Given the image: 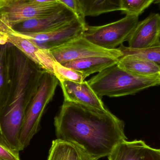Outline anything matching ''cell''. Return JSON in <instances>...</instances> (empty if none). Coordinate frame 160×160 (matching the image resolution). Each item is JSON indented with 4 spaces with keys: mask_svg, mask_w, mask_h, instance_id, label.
I'll return each instance as SVG.
<instances>
[{
    "mask_svg": "<svg viewBox=\"0 0 160 160\" xmlns=\"http://www.w3.org/2000/svg\"><path fill=\"white\" fill-rule=\"evenodd\" d=\"M58 2L69 9L82 24L87 25L85 16L78 0H57Z\"/></svg>",
    "mask_w": 160,
    "mask_h": 160,
    "instance_id": "603a6c76",
    "label": "cell"
},
{
    "mask_svg": "<svg viewBox=\"0 0 160 160\" xmlns=\"http://www.w3.org/2000/svg\"><path fill=\"white\" fill-rule=\"evenodd\" d=\"M78 145L56 139L52 142L47 160H98Z\"/></svg>",
    "mask_w": 160,
    "mask_h": 160,
    "instance_id": "5bb4252c",
    "label": "cell"
},
{
    "mask_svg": "<svg viewBox=\"0 0 160 160\" xmlns=\"http://www.w3.org/2000/svg\"><path fill=\"white\" fill-rule=\"evenodd\" d=\"M87 25H83L76 19L51 31L38 33L16 32L9 27L16 34L28 39L41 48L50 51L82 37Z\"/></svg>",
    "mask_w": 160,
    "mask_h": 160,
    "instance_id": "52a82bcc",
    "label": "cell"
},
{
    "mask_svg": "<svg viewBox=\"0 0 160 160\" xmlns=\"http://www.w3.org/2000/svg\"><path fill=\"white\" fill-rule=\"evenodd\" d=\"M160 15L151 13L142 21L139 22L128 39L129 48L142 49L160 44Z\"/></svg>",
    "mask_w": 160,
    "mask_h": 160,
    "instance_id": "7c38bea8",
    "label": "cell"
},
{
    "mask_svg": "<svg viewBox=\"0 0 160 160\" xmlns=\"http://www.w3.org/2000/svg\"><path fill=\"white\" fill-rule=\"evenodd\" d=\"M54 125L57 139L74 143L98 159L128 140L124 121L108 109L98 111L64 101Z\"/></svg>",
    "mask_w": 160,
    "mask_h": 160,
    "instance_id": "6da1fadb",
    "label": "cell"
},
{
    "mask_svg": "<svg viewBox=\"0 0 160 160\" xmlns=\"http://www.w3.org/2000/svg\"><path fill=\"white\" fill-rule=\"evenodd\" d=\"M0 38L15 46L42 69L54 75L53 66L56 61L50 52L41 48L28 39L14 33L10 27L1 20Z\"/></svg>",
    "mask_w": 160,
    "mask_h": 160,
    "instance_id": "9c48e42d",
    "label": "cell"
},
{
    "mask_svg": "<svg viewBox=\"0 0 160 160\" xmlns=\"http://www.w3.org/2000/svg\"><path fill=\"white\" fill-rule=\"evenodd\" d=\"M76 19L75 15L63 7L48 16L27 20L10 28L20 33H38L51 31Z\"/></svg>",
    "mask_w": 160,
    "mask_h": 160,
    "instance_id": "30bf717a",
    "label": "cell"
},
{
    "mask_svg": "<svg viewBox=\"0 0 160 160\" xmlns=\"http://www.w3.org/2000/svg\"><path fill=\"white\" fill-rule=\"evenodd\" d=\"M19 152L8 144L0 132V160H21Z\"/></svg>",
    "mask_w": 160,
    "mask_h": 160,
    "instance_id": "7402d4cb",
    "label": "cell"
},
{
    "mask_svg": "<svg viewBox=\"0 0 160 160\" xmlns=\"http://www.w3.org/2000/svg\"><path fill=\"white\" fill-rule=\"evenodd\" d=\"M155 0H118L120 11L128 16L139 17Z\"/></svg>",
    "mask_w": 160,
    "mask_h": 160,
    "instance_id": "ffe728a7",
    "label": "cell"
},
{
    "mask_svg": "<svg viewBox=\"0 0 160 160\" xmlns=\"http://www.w3.org/2000/svg\"><path fill=\"white\" fill-rule=\"evenodd\" d=\"M154 2L155 3H159L160 4V0H155V2Z\"/></svg>",
    "mask_w": 160,
    "mask_h": 160,
    "instance_id": "cb8c5ba5",
    "label": "cell"
},
{
    "mask_svg": "<svg viewBox=\"0 0 160 160\" xmlns=\"http://www.w3.org/2000/svg\"><path fill=\"white\" fill-rule=\"evenodd\" d=\"M159 37L160 38V32L159 33Z\"/></svg>",
    "mask_w": 160,
    "mask_h": 160,
    "instance_id": "d4e9b609",
    "label": "cell"
},
{
    "mask_svg": "<svg viewBox=\"0 0 160 160\" xmlns=\"http://www.w3.org/2000/svg\"></svg>",
    "mask_w": 160,
    "mask_h": 160,
    "instance_id": "4316f807",
    "label": "cell"
},
{
    "mask_svg": "<svg viewBox=\"0 0 160 160\" xmlns=\"http://www.w3.org/2000/svg\"><path fill=\"white\" fill-rule=\"evenodd\" d=\"M98 97H123L160 85V77H142L119 67H110L87 81Z\"/></svg>",
    "mask_w": 160,
    "mask_h": 160,
    "instance_id": "3957f363",
    "label": "cell"
},
{
    "mask_svg": "<svg viewBox=\"0 0 160 160\" xmlns=\"http://www.w3.org/2000/svg\"><path fill=\"white\" fill-rule=\"evenodd\" d=\"M10 43L0 38V114L5 106L11 86Z\"/></svg>",
    "mask_w": 160,
    "mask_h": 160,
    "instance_id": "9a60e30c",
    "label": "cell"
},
{
    "mask_svg": "<svg viewBox=\"0 0 160 160\" xmlns=\"http://www.w3.org/2000/svg\"><path fill=\"white\" fill-rule=\"evenodd\" d=\"M85 17L120 11L118 0H78Z\"/></svg>",
    "mask_w": 160,
    "mask_h": 160,
    "instance_id": "ac0fdd59",
    "label": "cell"
},
{
    "mask_svg": "<svg viewBox=\"0 0 160 160\" xmlns=\"http://www.w3.org/2000/svg\"></svg>",
    "mask_w": 160,
    "mask_h": 160,
    "instance_id": "484cf974",
    "label": "cell"
},
{
    "mask_svg": "<svg viewBox=\"0 0 160 160\" xmlns=\"http://www.w3.org/2000/svg\"><path fill=\"white\" fill-rule=\"evenodd\" d=\"M138 22L139 17L126 15L118 20L105 25H88L83 37L100 48L115 49L128 41Z\"/></svg>",
    "mask_w": 160,
    "mask_h": 160,
    "instance_id": "5b68a950",
    "label": "cell"
},
{
    "mask_svg": "<svg viewBox=\"0 0 160 160\" xmlns=\"http://www.w3.org/2000/svg\"><path fill=\"white\" fill-rule=\"evenodd\" d=\"M59 82L53 74L44 72L38 90L25 112L19 137L22 150L29 145L33 137L40 130L42 116L55 94Z\"/></svg>",
    "mask_w": 160,
    "mask_h": 160,
    "instance_id": "277c9868",
    "label": "cell"
},
{
    "mask_svg": "<svg viewBox=\"0 0 160 160\" xmlns=\"http://www.w3.org/2000/svg\"><path fill=\"white\" fill-rule=\"evenodd\" d=\"M9 53L11 88L0 114V132L13 148L20 151V134L25 112L46 71L11 44Z\"/></svg>",
    "mask_w": 160,
    "mask_h": 160,
    "instance_id": "7a4b0ae2",
    "label": "cell"
},
{
    "mask_svg": "<svg viewBox=\"0 0 160 160\" xmlns=\"http://www.w3.org/2000/svg\"><path fill=\"white\" fill-rule=\"evenodd\" d=\"M53 72L54 76L58 80L63 79L75 82L82 83L86 78L84 75L81 72L66 67L56 61L53 66Z\"/></svg>",
    "mask_w": 160,
    "mask_h": 160,
    "instance_id": "44dd1931",
    "label": "cell"
},
{
    "mask_svg": "<svg viewBox=\"0 0 160 160\" xmlns=\"http://www.w3.org/2000/svg\"><path fill=\"white\" fill-rule=\"evenodd\" d=\"M55 61L60 63L89 57H109L119 59L123 53L118 48L106 49L87 40L83 37L49 51Z\"/></svg>",
    "mask_w": 160,
    "mask_h": 160,
    "instance_id": "8992f818",
    "label": "cell"
},
{
    "mask_svg": "<svg viewBox=\"0 0 160 160\" xmlns=\"http://www.w3.org/2000/svg\"><path fill=\"white\" fill-rule=\"evenodd\" d=\"M123 53V56L133 55L151 61L160 68V44L154 47L142 49H132L123 45L118 48Z\"/></svg>",
    "mask_w": 160,
    "mask_h": 160,
    "instance_id": "d6986e66",
    "label": "cell"
},
{
    "mask_svg": "<svg viewBox=\"0 0 160 160\" xmlns=\"http://www.w3.org/2000/svg\"><path fill=\"white\" fill-rule=\"evenodd\" d=\"M118 65L137 76L160 77V68L155 63L133 55H124L119 58Z\"/></svg>",
    "mask_w": 160,
    "mask_h": 160,
    "instance_id": "e0dca14e",
    "label": "cell"
},
{
    "mask_svg": "<svg viewBox=\"0 0 160 160\" xmlns=\"http://www.w3.org/2000/svg\"><path fill=\"white\" fill-rule=\"evenodd\" d=\"M60 3H12L0 5V20L11 27L34 18L48 16L63 7Z\"/></svg>",
    "mask_w": 160,
    "mask_h": 160,
    "instance_id": "ba28073f",
    "label": "cell"
},
{
    "mask_svg": "<svg viewBox=\"0 0 160 160\" xmlns=\"http://www.w3.org/2000/svg\"><path fill=\"white\" fill-rule=\"evenodd\" d=\"M63 93L64 101L74 102L85 107L101 111L107 110L102 99L99 98L87 81L75 82L59 80Z\"/></svg>",
    "mask_w": 160,
    "mask_h": 160,
    "instance_id": "8fae6325",
    "label": "cell"
},
{
    "mask_svg": "<svg viewBox=\"0 0 160 160\" xmlns=\"http://www.w3.org/2000/svg\"><path fill=\"white\" fill-rule=\"evenodd\" d=\"M119 59L109 57H89L61 63L64 66L81 72L86 78L117 64Z\"/></svg>",
    "mask_w": 160,
    "mask_h": 160,
    "instance_id": "2e32d148",
    "label": "cell"
},
{
    "mask_svg": "<svg viewBox=\"0 0 160 160\" xmlns=\"http://www.w3.org/2000/svg\"><path fill=\"white\" fill-rule=\"evenodd\" d=\"M108 160H160V149L153 148L142 140L124 141L108 156Z\"/></svg>",
    "mask_w": 160,
    "mask_h": 160,
    "instance_id": "4fadbf2b",
    "label": "cell"
}]
</instances>
